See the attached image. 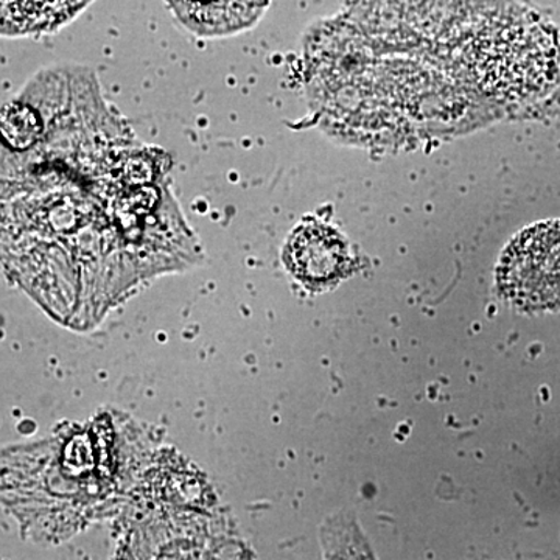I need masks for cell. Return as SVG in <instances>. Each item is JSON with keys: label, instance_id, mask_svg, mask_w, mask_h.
Wrapping results in <instances>:
<instances>
[{"label": "cell", "instance_id": "cell-5", "mask_svg": "<svg viewBox=\"0 0 560 560\" xmlns=\"http://www.w3.org/2000/svg\"><path fill=\"white\" fill-rule=\"evenodd\" d=\"M5 138L14 145H27L38 136V121L28 109L11 108L3 116Z\"/></svg>", "mask_w": 560, "mask_h": 560}, {"label": "cell", "instance_id": "cell-4", "mask_svg": "<svg viewBox=\"0 0 560 560\" xmlns=\"http://www.w3.org/2000/svg\"><path fill=\"white\" fill-rule=\"evenodd\" d=\"M84 5L86 3L80 2H3L2 33L5 36H18L57 28L75 16Z\"/></svg>", "mask_w": 560, "mask_h": 560}, {"label": "cell", "instance_id": "cell-3", "mask_svg": "<svg viewBox=\"0 0 560 560\" xmlns=\"http://www.w3.org/2000/svg\"><path fill=\"white\" fill-rule=\"evenodd\" d=\"M267 3L217 2L191 3L171 2L175 16L195 35L213 38L226 36L249 28L256 24Z\"/></svg>", "mask_w": 560, "mask_h": 560}, {"label": "cell", "instance_id": "cell-2", "mask_svg": "<svg viewBox=\"0 0 560 560\" xmlns=\"http://www.w3.org/2000/svg\"><path fill=\"white\" fill-rule=\"evenodd\" d=\"M283 261L307 289H330L348 272L349 249L337 231L323 224H307L294 231L287 242Z\"/></svg>", "mask_w": 560, "mask_h": 560}, {"label": "cell", "instance_id": "cell-1", "mask_svg": "<svg viewBox=\"0 0 560 560\" xmlns=\"http://www.w3.org/2000/svg\"><path fill=\"white\" fill-rule=\"evenodd\" d=\"M500 293L523 312L560 308V221L537 224L511 243L497 271Z\"/></svg>", "mask_w": 560, "mask_h": 560}]
</instances>
